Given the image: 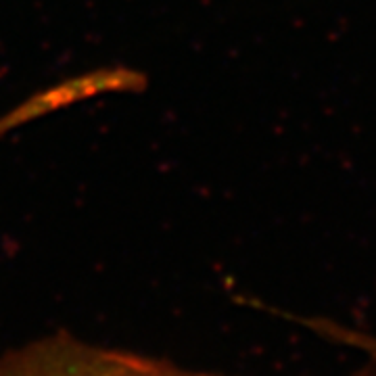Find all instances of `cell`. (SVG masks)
Wrapping results in <instances>:
<instances>
[{
    "label": "cell",
    "instance_id": "6da1fadb",
    "mask_svg": "<svg viewBox=\"0 0 376 376\" xmlns=\"http://www.w3.org/2000/svg\"><path fill=\"white\" fill-rule=\"evenodd\" d=\"M0 376H220L187 370L71 337H51L0 356Z\"/></svg>",
    "mask_w": 376,
    "mask_h": 376
},
{
    "label": "cell",
    "instance_id": "7a4b0ae2",
    "mask_svg": "<svg viewBox=\"0 0 376 376\" xmlns=\"http://www.w3.org/2000/svg\"><path fill=\"white\" fill-rule=\"evenodd\" d=\"M356 376H376V362L372 360H366V366L358 372Z\"/></svg>",
    "mask_w": 376,
    "mask_h": 376
}]
</instances>
